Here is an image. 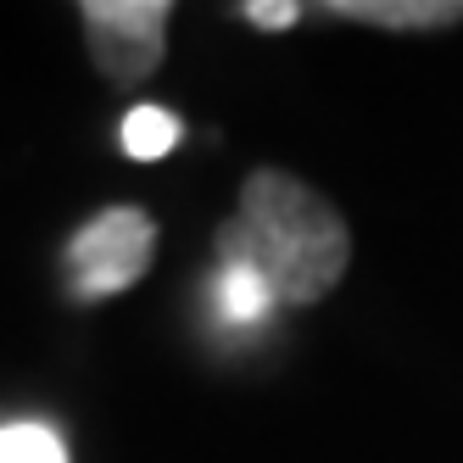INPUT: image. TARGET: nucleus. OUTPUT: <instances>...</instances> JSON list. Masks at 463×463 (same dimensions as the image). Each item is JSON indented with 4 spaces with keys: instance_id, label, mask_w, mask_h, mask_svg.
<instances>
[{
    "instance_id": "f257e3e1",
    "label": "nucleus",
    "mask_w": 463,
    "mask_h": 463,
    "mask_svg": "<svg viewBox=\"0 0 463 463\" xmlns=\"http://www.w3.org/2000/svg\"><path fill=\"white\" fill-rule=\"evenodd\" d=\"M218 257L246 262L274 290V302L307 307L346 274L352 235L318 190L262 168L241 190V213L218 229Z\"/></svg>"
},
{
    "instance_id": "f03ea898",
    "label": "nucleus",
    "mask_w": 463,
    "mask_h": 463,
    "mask_svg": "<svg viewBox=\"0 0 463 463\" xmlns=\"http://www.w3.org/2000/svg\"><path fill=\"white\" fill-rule=\"evenodd\" d=\"M151 246H156V229L135 207H112L101 218H90L68 246V269H73L79 296H112L123 285H135L151 262Z\"/></svg>"
},
{
    "instance_id": "7ed1b4c3",
    "label": "nucleus",
    "mask_w": 463,
    "mask_h": 463,
    "mask_svg": "<svg viewBox=\"0 0 463 463\" xmlns=\"http://www.w3.org/2000/svg\"><path fill=\"white\" fill-rule=\"evenodd\" d=\"M90 28L95 68L112 84H140L162 61V34H168V6L162 0H90L79 6Z\"/></svg>"
},
{
    "instance_id": "20e7f679",
    "label": "nucleus",
    "mask_w": 463,
    "mask_h": 463,
    "mask_svg": "<svg viewBox=\"0 0 463 463\" xmlns=\"http://www.w3.org/2000/svg\"><path fill=\"white\" fill-rule=\"evenodd\" d=\"M335 17L385 23V28H447L463 17L458 0H329Z\"/></svg>"
},
{
    "instance_id": "39448f33",
    "label": "nucleus",
    "mask_w": 463,
    "mask_h": 463,
    "mask_svg": "<svg viewBox=\"0 0 463 463\" xmlns=\"http://www.w3.org/2000/svg\"><path fill=\"white\" fill-rule=\"evenodd\" d=\"M213 302H218V318H229V324L251 329V324H262V318H269V307H274V290L262 285V279L246 269V262H229V257H218Z\"/></svg>"
},
{
    "instance_id": "423d86ee",
    "label": "nucleus",
    "mask_w": 463,
    "mask_h": 463,
    "mask_svg": "<svg viewBox=\"0 0 463 463\" xmlns=\"http://www.w3.org/2000/svg\"><path fill=\"white\" fill-rule=\"evenodd\" d=\"M179 140V118L168 107H135L123 118V151L135 156V162H156V156H168Z\"/></svg>"
},
{
    "instance_id": "0eeeda50",
    "label": "nucleus",
    "mask_w": 463,
    "mask_h": 463,
    "mask_svg": "<svg viewBox=\"0 0 463 463\" xmlns=\"http://www.w3.org/2000/svg\"><path fill=\"white\" fill-rule=\"evenodd\" d=\"M0 463H68V447L51 424L17 419V424H0Z\"/></svg>"
},
{
    "instance_id": "6e6552de",
    "label": "nucleus",
    "mask_w": 463,
    "mask_h": 463,
    "mask_svg": "<svg viewBox=\"0 0 463 463\" xmlns=\"http://www.w3.org/2000/svg\"><path fill=\"white\" fill-rule=\"evenodd\" d=\"M246 17H251L257 28H290V23L302 17V12H296V0H251V6H246Z\"/></svg>"
}]
</instances>
